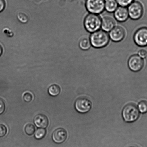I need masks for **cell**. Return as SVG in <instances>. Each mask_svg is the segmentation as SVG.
Segmentation results:
<instances>
[{"label":"cell","mask_w":147,"mask_h":147,"mask_svg":"<svg viewBox=\"0 0 147 147\" xmlns=\"http://www.w3.org/2000/svg\"><path fill=\"white\" fill-rule=\"evenodd\" d=\"M109 35L102 30H99L92 33L90 38L91 45L96 48L106 46L109 42Z\"/></svg>","instance_id":"cell-1"},{"label":"cell","mask_w":147,"mask_h":147,"mask_svg":"<svg viewBox=\"0 0 147 147\" xmlns=\"http://www.w3.org/2000/svg\"><path fill=\"white\" fill-rule=\"evenodd\" d=\"M102 20L96 14L90 13L87 15L84 21V25L88 32L93 33L99 30L101 28Z\"/></svg>","instance_id":"cell-2"},{"label":"cell","mask_w":147,"mask_h":147,"mask_svg":"<svg viewBox=\"0 0 147 147\" xmlns=\"http://www.w3.org/2000/svg\"><path fill=\"white\" fill-rule=\"evenodd\" d=\"M140 116V112L135 104H128L124 107L122 111V117L124 121L128 123L136 121Z\"/></svg>","instance_id":"cell-3"},{"label":"cell","mask_w":147,"mask_h":147,"mask_svg":"<svg viewBox=\"0 0 147 147\" xmlns=\"http://www.w3.org/2000/svg\"><path fill=\"white\" fill-rule=\"evenodd\" d=\"M86 7L88 12L96 14L102 13L105 9L104 0H87Z\"/></svg>","instance_id":"cell-4"},{"label":"cell","mask_w":147,"mask_h":147,"mask_svg":"<svg viewBox=\"0 0 147 147\" xmlns=\"http://www.w3.org/2000/svg\"><path fill=\"white\" fill-rule=\"evenodd\" d=\"M92 107V102L86 97H80L75 101V109L77 112L80 113H87L90 111Z\"/></svg>","instance_id":"cell-5"},{"label":"cell","mask_w":147,"mask_h":147,"mask_svg":"<svg viewBox=\"0 0 147 147\" xmlns=\"http://www.w3.org/2000/svg\"><path fill=\"white\" fill-rule=\"evenodd\" d=\"M127 9L129 17L135 20L139 19L143 14L142 5L138 2H133L128 6Z\"/></svg>","instance_id":"cell-6"},{"label":"cell","mask_w":147,"mask_h":147,"mask_svg":"<svg viewBox=\"0 0 147 147\" xmlns=\"http://www.w3.org/2000/svg\"><path fill=\"white\" fill-rule=\"evenodd\" d=\"M134 39L138 46H147V28L143 27L138 29L134 34Z\"/></svg>","instance_id":"cell-7"},{"label":"cell","mask_w":147,"mask_h":147,"mask_svg":"<svg viewBox=\"0 0 147 147\" xmlns=\"http://www.w3.org/2000/svg\"><path fill=\"white\" fill-rule=\"evenodd\" d=\"M144 65V61L143 59L138 55H133L128 60V67L129 69L133 72H139L143 68Z\"/></svg>","instance_id":"cell-8"},{"label":"cell","mask_w":147,"mask_h":147,"mask_svg":"<svg viewBox=\"0 0 147 147\" xmlns=\"http://www.w3.org/2000/svg\"><path fill=\"white\" fill-rule=\"evenodd\" d=\"M109 35L110 38L114 42H120L125 38V31L122 27L115 26L110 31Z\"/></svg>","instance_id":"cell-9"},{"label":"cell","mask_w":147,"mask_h":147,"mask_svg":"<svg viewBox=\"0 0 147 147\" xmlns=\"http://www.w3.org/2000/svg\"><path fill=\"white\" fill-rule=\"evenodd\" d=\"M67 138V133L63 128H58L55 129L52 135L53 140L55 143L62 144L66 140Z\"/></svg>","instance_id":"cell-10"},{"label":"cell","mask_w":147,"mask_h":147,"mask_svg":"<svg viewBox=\"0 0 147 147\" xmlns=\"http://www.w3.org/2000/svg\"><path fill=\"white\" fill-rule=\"evenodd\" d=\"M114 16L115 19L119 22H125L129 17L128 9L125 7H118L114 12Z\"/></svg>","instance_id":"cell-11"},{"label":"cell","mask_w":147,"mask_h":147,"mask_svg":"<svg viewBox=\"0 0 147 147\" xmlns=\"http://www.w3.org/2000/svg\"><path fill=\"white\" fill-rule=\"evenodd\" d=\"M34 123L39 128H46L49 124L48 118L43 114H38L36 115L34 119Z\"/></svg>","instance_id":"cell-12"},{"label":"cell","mask_w":147,"mask_h":147,"mask_svg":"<svg viewBox=\"0 0 147 147\" xmlns=\"http://www.w3.org/2000/svg\"><path fill=\"white\" fill-rule=\"evenodd\" d=\"M115 22L113 18L105 17L102 20V30L106 32H110L115 27Z\"/></svg>","instance_id":"cell-13"},{"label":"cell","mask_w":147,"mask_h":147,"mask_svg":"<svg viewBox=\"0 0 147 147\" xmlns=\"http://www.w3.org/2000/svg\"><path fill=\"white\" fill-rule=\"evenodd\" d=\"M105 9L109 13L115 12L118 7L116 0H105Z\"/></svg>","instance_id":"cell-14"},{"label":"cell","mask_w":147,"mask_h":147,"mask_svg":"<svg viewBox=\"0 0 147 147\" xmlns=\"http://www.w3.org/2000/svg\"><path fill=\"white\" fill-rule=\"evenodd\" d=\"M80 48L83 50H87L90 48L91 44L90 38L84 37L81 39L79 43Z\"/></svg>","instance_id":"cell-15"},{"label":"cell","mask_w":147,"mask_h":147,"mask_svg":"<svg viewBox=\"0 0 147 147\" xmlns=\"http://www.w3.org/2000/svg\"><path fill=\"white\" fill-rule=\"evenodd\" d=\"M61 91L60 87L56 84H54L49 87L48 92L50 95L52 96H57L59 95Z\"/></svg>","instance_id":"cell-16"},{"label":"cell","mask_w":147,"mask_h":147,"mask_svg":"<svg viewBox=\"0 0 147 147\" xmlns=\"http://www.w3.org/2000/svg\"><path fill=\"white\" fill-rule=\"evenodd\" d=\"M46 130L44 128H39L35 133L34 136L37 140H40L43 138L46 134Z\"/></svg>","instance_id":"cell-17"},{"label":"cell","mask_w":147,"mask_h":147,"mask_svg":"<svg viewBox=\"0 0 147 147\" xmlns=\"http://www.w3.org/2000/svg\"><path fill=\"white\" fill-rule=\"evenodd\" d=\"M138 109L140 112L142 114L147 113V101L143 100L139 102L138 105Z\"/></svg>","instance_id":"cell-18"},{"label":"cell","mask_w":147,"mask_h":147,"mask_svg":"<svg viewBox=\"0 0 147 147\" xmlns=\"http://www.w3.org/2000/svg\"><path fill=\"white\" fill-rule=\"evenodd\" d=\"M35 128L34 125L31 124H28L25 127V131L26 134L28 135H32L35 133Z\"/></svg>","instance_id":"cell-19"},{"label":"cell","mask_w":147,"mask_h":147,"mask_svg":"<svg viewBox=\"0 0 147 147\" xmlns=\"http://www.w3.org/2000/svg\"><path fill=\"white\" fill-rule=\"evenodd\" d=\"M118 5L121 6L126 7L129 6L134 2V0H116Z\"/></svg>","instance_id":"cell-20"},{"label":"cell","mask_w":147,"mask_h":147,"mask_svg":"<svg viewBox=\"0 0 147 147\" xmlns=\"http://www.w3.org/2000/svg\"><path fill=\"white\" fill-rule=\"evenodd\" d=\"M7 129L6 127L3 124H0V138L5 136L6 135Z\"/></svg>","instance_id":"cell-21"},{"label":"cell","mask_w":147,"mask_h":147,"mask_svg":"<svg viewBox=\"0 0 147 147\" xmlns=\"http://www.w3.org/2000/svg\"><path fill=\"white\" fill-rule=\"evenodd\" d=\"M33 98L32 94L29 92H26L24 94L23 99L25 102H29L32 100Z\"/></svg>","instance_id":"cell-22"},{"label":"cell","mask_w":147,"mask_h":147,"mask_svg":"<svg viewBox=\"0 0 147 147\" xmlns=\"http://www.w3.org/2000/svg\"><path fill=\"white\" fill-rule=\"evenodd\" d=\"M5 109V104L3 99L0 98V115L3 113Z\"/></svg>","instance_id":"cell-23"},{"label":"cell","mask_w":147,"mask_h":147,"mask_svg":"<svg viewBox=\"0 0 147 147\" xmlns=\"http://www.w3.org/2000/svg\"><path fill=\"white\" fill-rule=\"evenodd\" d=\"M138 55L143 59H145L147 57V51L145 49H141L138 51Z\"/></svg>","instance_id":"cell-24"},{"label":"cell","mask_w":147,"mask_h":147,"mask_svg":"<svg viewBox=\"0 0 147 147\" xmlns=\"http://www.w3.org/2000/svg\"><path fill=\"white\" fill-rule=\"evenodd\" d=\"M5 7V3L4 0H0V12L3 10Z\"/></svg>","instance_id":"cell-25"},{"label":"cell","mask_w":147,"mask_h":147,"mask_svg":"<svg viewBox=\"0 0 147 147\" xmlns=\"http://www.w3.org/2000/svg\"><path fill=\"white\" fill-rule=\"evenodd\" d=\"M2 51L3 49L2 47L1 46V45H0V56H1V55H2Z\"/></svg>","instance_id":"cell-26"},{"label":"cell","mask_w":147,"mask_h":147,"mask_svg":"<svg viewBox=\"0 0 147 147\" xmlns=\"http://www.w3.org/2000/svg\"><path fill=\"white\" fill-rule=\"evenodd\" d=\"M128 147H138L135 146H129Z\"/></svg>","instance_id":"cell-27"}]
</instances>
